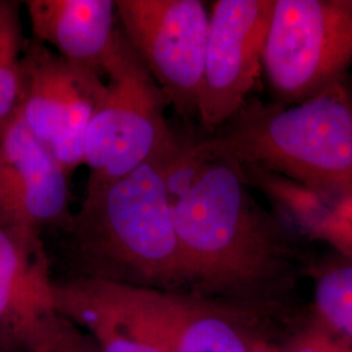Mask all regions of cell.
Here are the masks:
<instances>
[{"instance_id":"obj_10","label":"cell","mask_w":352,"mask_h":352,"mask_svg":"<svg viewBox=\"0 0 352 352\" xmlns=\"http://www.w3.org/2000/svg\"><path fill=\"white\" fill-rule=\"evenodd\" d=\"M68 202V175L16 111L0 135V227H64Z\"/></svg>"},{"instance_id":"obj_8","label":"cell","mask_w":352,"mask_h":352,"mask_svg":"<svg viewBox=\"0 0 352 352\" xmlns=\"http://www.w3.org/2000/svg\"><path fill=\"white\" fill-rule=\"evenodd\" d=\"M122 32L168 106L197 119L209 33L200 0H116Z\"/></svg>"},{"instance_id":"obj_4","label":"cell","mask_w":352,"mask_h":352,"mask_svg":"<svg viewBox=\"0 0 352 352\" xmlns=\"http://www.w3.org/2000/svg\"><path fill=\"white\" fill-rule=\"evenodd\" d=\"M106 90L89 124L87 190L131 174L175 145L166 119L168 102L120 28L101 65Z\"/></svg>"},{"instance_id":"obj_15","label":"cell","mask_w":352,"mask_h":352,"mask_svg":"<svg viewBox=\"0 0 352 352\" xmlns=\"http://www.w3.org/2000/svg\"><path fill=\"white\" fill-rule=\"evenodd\" d=\"M12 352H100L96 342L52 304L43 302L0 343Z\"/></svg>"},{"instance_id":"obj_6","label":"cell","mask_w":352,"mask_h":352,"mask_svg":"<svg viewBox=\"0 0 352 352\" xmlns=\"http://www.w3.org/2000/svg\"><path fill=\"white\" fill-rule=\"evenodd\" d=\"M180 294L94 278L51 283L54 307L85 330L100 352H177Z\"/></svg>"},{"instance_id":"obj_3","label":"cell","mask_w":352,"mask_h":352,"mask_svg":"<svg viewBox=\"0 0 352 352\" xmlns=\"http://www.w3.org/2000/svg\"><path fill=\"white\" fill-rule=\"evenodd\" d=\"M208 135L243 167L283 176L325 199L352 196V94L346 81L292 104L248 98Z\"/></svg>"},{"instance_id":"obj_7","label":"cell","mask_w":352,"mask_h":352,"mask_svg":"<svg viewBox=\"0 0 352 352\" xmlns=\"http://www.w3.org/2000/svg\"><path fill=\"white\" fill-rule=\"evenodd\" d=\"M101 69L75 63L32 38L23 55L17 113L69 176L84 164L90 120L106 90Z\"/></svg>"},{"instance_id":"obj_13","label":"cell","mask_w":352,"mask_h":352,"mask_svg":"<svg viewBox=\"0 0 352 352\" xmlns=\"http://www.w3.org/2000/svg\"><path fill=\"white\" fill-rule=\"evenodd\" d=\"M250 304L182 292L177 352H252L261 340Z\"/></svg>"},{"instance_id":"obj_2","label":"cell","mask_w":352,"mask_h":352,"mask_svg":"<svg viewBox=\"0 0 352 352\" xmlns=\"http://www.w3.org/2000/svg\"><path fill=\"white\" fill-rule=\"evenodd\" d=\"M174 146L85 192L63 227L78 264L75 277L188 292L164 179Z\"/></svg>"},{"instance_id":"obj_18","label":"cell","mask_w":352,"mask_h":352,"mask_svg":"<svg viewBox=\"0 0 352 352\" xmlns=\"http://www.w3.org/2000/svg\"><path fill=\"white\" fill-rule=\"evenodd\" d=\"M279 352H352V340L315 315Z\"/></svg>"},{"instance_id":"obj_1","label":"cell","mask_w":352,"mask_h":352,"mask_svg":"<svg viewBox=\"0 0 352 352\" xmlns=\"http://www.w3.org/2000/svg\"><path fill=\"white\" fill-rule=\"evenodd\" d=\"M164 179L188 292L251 305L289 277L295 253L279 215L208 133L179 136Z\"/></svg>"},{"instance_id":"obj_19","label":"cell","mask_w":352,"mask_h":352,"mask_svg":"<svg viewBox=\"0 0 352 352\" xmlns=\"http://www.w3.org/2000/svg\"><path fill=\"white\" fill-rule=\"evenodd\" d=\"M252 352H279V349L274 347L273 344L267 343L266 340L261 338V340L256 343V346L253 347Z\"/></svg>"},{"instance_id":"obj_11","label":"cell","mask_w":352,"mask_h":352,"mask_svg":"<svg viewBox=\"0 0 352 352\" xmlns=\"http://www.w3.org/2000/svg\"><path fill=\"white\" fill-rule=\"evenodd\" d=\"M25 7L33 38L71 62L101 69L118 29L113 0H28Z\"/></svg>"},{"instance_id":"obj_5","label":"cell","mask_w":352,"mask_h":352,"mask_svg":"<svg viewBox=\"0 0 352 352\" xmlns=\"http://www.w3.org/2000/svg\"><path fill=\"white\" fill-rule=\"evenodd\" d=\"M352 65V0H276L263 71L274 101L292 104L344 81Z\"/></svg>"},{"instance_id":"obj_9","label":"cell","mask_w":352,"mask_h":352,"mask_svg":"<svg viewBox=\"0 0 352 352\" xmlns=\"http://www.w3.org/2000/svg\"><path fill=\"white\" fill-rule=\"evenodd\" d=\"M274 1H214L197 113L206 133L223 126L248 100L263 71Z\"/></svg>"},{"instance_id":"obj_14","label":"cell","mask_w":352,"mask_h":352,"mask_svg":"<svg viewBox=\"0 0 352 352\" xmlns=\"http://www.w3.org/2000/svg\"><path fill=\"white\" fill-rule=\"evenodd\" d=\"M257 188L276 212L308 236L327 243L338 254L352 260V196L325 199L277 174L261 176Z\"/></svg>"},{"instance_id":"obj_17","label":"cell","mask_w":352,"mask_h":352,"mask_svg":"<svg viewBox=\"0 0 352 352\" xmlns=\"http://www.w3.org/2000/svg\"><path fill=\"white\" fill-rule=\"evenodd\" d=\"M316 316L352 340V260L340 254L314 265Z\"/></svg>"},{"instance_id":"obj_12","label":"cell","mask_w":352,"mask_h":352,"mask_svg":"<svg viewBox=\"0 0 352 352\" xmlns=\"http://www.w3.org/2000/svg\"><path fill=\"white\" fill-rule=\"evenodd\" d=\"M51 283L39 232L0 227V342L50 300Z\"/></svg>"},{"instance_id":"obj_20","label":"cell","mask_w":352,"mask_h":352,"mask_svg":"<svg viewBox=\"0 0 352 352\" xmlns=\"http://www.w3.org/2000/svg\"><path fill=\"white\" fill-rule=\"evenodd\" d=\"M0 352H12V351H10V350H7V349H1V347H0Z\"/></svg>"},{"instance_id":"obj_16","label":"cell","mask_w":352,"mask_h":352,"mask_svg":"<svg viewBox=\"0 0 352 352\" xmlns=\"http://www.w3.org/2000/svg\"><path fill=\"white\" fill-rule=\"evenodd\" d=\"M25 46L20 3L0 0V135L20 104Z\"/></svg>"}]
</instances>
